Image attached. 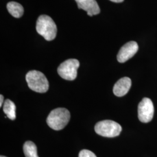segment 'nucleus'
Here are the masks:
<instances>
[{"mask_svg": "<svg viewBox=\"0 0 157 157\" xmlns=\"http://www.w3.org/2000/svg\"><path fill=\"white\" fill-rule=\"evenodd\" d=\"M71 118L70 112L64 108H57L52 110L47 119V123L49 127L55 130L63 129Z\"/></svg>", "mask_w": 157, "mask_h": 157, "instance_id": "1", "label": "nucleus"}, {"mask_svg": "<svg viewBox=\"0 0 157 157\" xmlns=\"http://www.w3.org/2000/svg\"><path fill=\"white\" fill-rule=\"evenodd\" d=\"M36 30L47 41L55 39L57 33L56 23L51 17L46 15L39 17L36 23Z\"/></svg>", "mask_w": 157, "mask_h": 157, "instance_id": "2", "label": "nucleus"}, {"mask_svg": "<svg viewBox=\"0 0 157 157\" xmlns=\"http://www.w3.org/2000/svg\"><path fill=\"white\" fill-rule=\"evenodd\" d=\"M29 87L34 91L44 93L49 89V83L45 75L38 71H30L26 75Z\"/></svg>", "mask_w": 157, "mask_h": 157, "instance_id": "3", "label": "nucleus"}, {"mask_svg": "<svg viewBox=\"0 0 157 157\" xmlns=\"http://www.w3.org/2000/svg\"><path fill=\"white\" fill-rule=\"evenodd\" d=\"M97 134L106 137H115L120 135L122 127L119 124L111 120H105L98 122L95 124Z\"/></svg>", "mask_w": 157, "mask_h": 157, "instance_id": "4", "label": "nucleus"}, {"mask_svg": "<svg viewBox=\"0 0 157 157\" xmlns=\"http://www.w3.org/2000/svg\"><path fill=\"white\" fill-rule=\"evenodd\" d=\"M80 63L76 59H69L62 62L58 67V73L62 78L67 80H73L77 77L78 69Z\"/></svg>", "mask_w": 157, "mask_h": 157, "instance_id": "5", "label": "nucleus"}, {"mask_svg": "<svg viewBox=\"0 0 157 157\" xmlns=\"http://www.w3.org/2000/svg\"><path fill=\"white\" fill-rule=\"evenodd\" d=\"M154 108L151 100L148 98H144L138 106V117L141 122H150L154 116Z\"/></svg>", "mask_w": 157, "mask_h": 157, "instance_id": "6", "label": "nucleus"}, {"mask_svg": "<svg viewBox=\"0 0 157 157\" xmlns=\"http://www.w3.org/2000/svg\"><path fill=\"white\" fill-rule=\"evenodd\" d=\"M139 50V45L134 41H129L125 44L118 52L117 59L120 63H124L128 61L137 53Z\"/></svg>", "mask_w": 157, "mask_h": 157, "instance_id": "7", "label": "nucleus"}, {"mask_svg": "<svg viewBox=\"0 0 157 157\" xmlns=\"http://www.w3.org/2000/svg\"><path fill=\"white\" fill-rule=\"evenodd\" d=\"M78 9H82L89 16L93 17L100 13V8L95 0H75Z\"/></svg>", "mask_w": 157, "mask_h": 157, "instance_id": "8", "label": "nucleus"}, {"mask_svg": "<svg viewBox=\"0 0 157 157\" xmlns=\"http://www.w3.org/2000/svg\"><path fill=\"white\" fill-rule=\"evenodd\" d=\"M131 86V79L128 77H124L119 79L115 84L113 92L114 94L117 97H122L128 93Z\"/></svg>", "mask_w": 157, "mask_h": 157, "instance_id": "9", "label": "nucleus"}, {"mask_svg": "<svg viewBox=\"0 0 157 157\" xmlns=\"http://www.w3.org/2000/svg\"><path fill=\"white\" fill-rule=\"evenodd\" d=\"M6 8L9 13L12 16L16 18L21 17L22 16L24 12L22 6L17 2L11 1L8 2L6 5Z\"/></svg>", "mask_w": 157, "mask_h": 157, "instance_id": "10", "label": "nucleus"}, {"mask_svg": "<svg viewBox=\"0 0 157 157\" xmlns=\"http://www.w3.org/2000/svg\"><path fill=\"white\" fill-rule=\"evenodd\" d=\"M3 111L7 116V117L15 120L16 118V105L11 100L6 99L3 105Z\"/></svg>", "mask_w": 157, "mask_h": 157, "instance_id": "11", "label": "nucleus"}, {"mask_svg": "<svg viewBox=\"0 0 157 157\" xmlns=\"http://www.w3.org/2000/svg\"><path fill=\"white\" fill-rule=\"evenodd\" d=\"M23 152L26 157H39L37 147L31 141H28L24 144Z\"/></svg>", "mask_w": 157, "mask_h": 157, "instance_id": "12", "label": "nucleus"}, {"mask_svg": "<svg viewBox=\"0 0 157 157\" xmlns=\"http://www.w3.org/2000/svg\"><path fill=\"white\" fill-rule=\"evenodd\" d=\"M78 157H97L92 151L88 150H83L79 152Z\"/></svg>", "mask_w": 157, "mask_h": 157, "instance_id": "13", "label": "nucleus"}, {"mask_svg": "<svg viewBox=\"0 0 157 157\" xmlns=\"http://www.w3.org/2000/svg\"><path fill=\"white\" fill-rule=\"evenodd\" d=\"M4 102V96L2 95H0V107H2Z\"/></svg>", "mask_w": 157, "mask_h": 157, "instance_id": "14", "label": "nucleus"}, {"mask_svg": "<svg viewBox=\"0 0 157 157\" xmlns=\"http://www.w3.org/2000/svg\"><path fill=\"white\" fill-rule=\"evenodd\" d=\"M113 2H117V3H120V2H122L124 0H109Z\"/></svg>", "mask_w": 157, "mask_h": 157, "instance_id": "15", "label": "nucleus"}, {"mask_svg": "<svg viewBox=\"0 0 157 157\" xmlns=\"http://www.w3.org/2000/svg\"><path fill=\"white\" fill-rule=\"evenodd\" d=\"M5 157V156H3V155H1V157Z\"/></svg>", "mask_w": 157, "mask_h": 157, "instance_id": "16", "label": "nucleus"}]
</instances>
